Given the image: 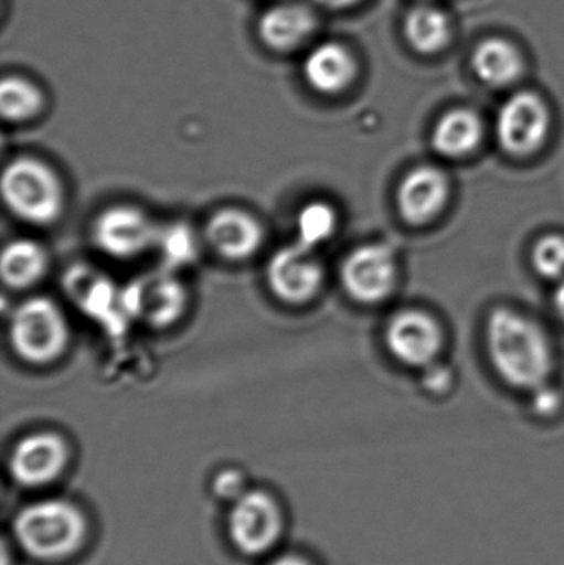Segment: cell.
Here are the masks:
<instances>
[{"mask_svg":"<svg viewBox=\"0 0 564 565\" xmlns=\"http://www.w3.org/2000/svg\"><path fill=\"white\" fill-rule=\"evenodd\" d=\"M487 344L493 367L507 384L533 388L552 372V349L536 322L509 308H499L487 324Z\"/></svg>","mask_w":564,"mask_h":565,"instance_id":"1","label":"cell"},{"mask_svg":"<svg viewBox=\"0 0 564 565\" xmlns=\"http://www.w3.org/2000/svg\"><path fill=\"white\" fill-rule=\"evenodd\" d=\"M13 536L23 553L39 561H60L82 547L86 521L75 504L45 500L29 504L13 520Z\"/></svg>","mask_w":564,"mask_h":565,"instance_id":"2","label":"cell"},{"mask_svg":"<svg viewBox=\"0 0 564 565\" xmlns=\"http://www.w3.org/2000/svg\"><path fill=\"white\" fill-rule=\"evenodd\" d=\"M2 198L7 209L26 224H55L65 207V191L56 172L35 158H17L2 174Z\"/></svg>","mask_w":564,"mask_h":565,"instance_id":"3","label":"cell"},{"mask_svg":"<svg viewBox=\"0 0 564 565\" xmlns=\"http://www.w3.org/2000/svg\"><path fill=\"white\" fill-rule=\"evenodd\" d=\"M10 344L29 364L45 365L56 361L68 345V322L60 306L45 296L20 302L10 318Z\"/></svg>","mask_w":564,"mask_h":565,"instance_id":"4","label":"cell"},{"mask_svg":"<svg viewBox=\"0 0 564 565\" xmlns=\"http://www.w3.org/2000/svg\"><path fill=\"white\" fill-rule=\"evenodd\" d=\"M161 227L141 209L113 205L92 225V241L98 250L116 260H129L158 244Z\"/></svg>","mask_w":564,"mask_h":565,"instance_id":"5","label":"cell"},{"mask_svg":"<svg viewBox=\"0 0 564 565\" xmlns=\"http://www.w3.org/2000/svg\"><path fill=\"white\" fill-rule=\"evenodd\" d=\"M121 302L128 318L138 319L152 328H168L184 315L188 291L164 268L156 274L135 278L121 288Z\"/></svg>","mask_w":564,"mask_h":565,"instance_id":"6","label":"cell"},{"mask_svg":"<svg viewBox=\"0 0 564 565\" xmlns=\"http://www.w3.org/2000/svg\"><path fill=\"white\" fill-rule=\"evenodd\" d=\"M315 248L297 238L294 245H287L272 255L267 265V282L280 301L305 305L320 292L324 270Z\"/></svg>","mask_w":564,"mask_h":565,"instance_id":"7","label":"cell"},{"mask_svg":"<svg viewBox=\"0 0 564 565\" xmlns=\"http://www.w3.org/2000/svg\"><path fill=\"white\" fill-rule=\"evenodd\" d=\"M227 530L235 550L245 556H260L270 551L280 537V508L264 491H245L234 501Z\"/></svg>","mask_w":564,"mask_h":565,"instance_id":"8","label":"cell"},{"mask_svg":"<svg viewBox=\"0 0 564 565\" xmlns=\"http://www.w3.org/2000/svg\"><path fill=\"white\" fill-rule=\"evenodd\" d=\"M341 282L354 301L374 305L383 301L396 286L397 267L393 252L384 245H363L341 265Z\"/></svg>","mask_w":564,"mask_h":565,"instance_id":"9","label":"cell"},{"mask_svg":"<svg viewBox=\"0 0 564 565\" xmlns=\"http://www.w3.org/2000/svg\"><path fill=\"white\" fill-rule=\"evenodd\" d=\"M549 126V108L543 99L535 93H517L500 108L497 138L510 154H532L545 141Z\"/></svg>","mask_w":564,"mask_h":565,"instance_id":"10","label":"cell"},{"mask_svg":"<svg viewBox=\"0 0 564 565\" xmlns=\"http://www.w3.org/2000/svg\"><path fill=\"white\" fill-rule=\"evenodd\" d=\"M68 447L60 435L39 431L26 435L10 455V475L26 488L45 487L65 470Z\"/></svg>","mask_w":564,"mask_h":565,"instance_id":"11","label":"cell"},{"mask_svg":"<svg viewBox=\"0 0 564 565\" xmlns=\"http://www.w3.org/2000/svg\"><path fill=\"white\" fill-rule=\"evenodd\" d=\"M386 342L394 358L407 365L433 364L440 349L443 334L439 324L426 312L409 309L391 319L386 329Z\"/></svg>","mask_w":564,"mask_h":565,"instance_id":"12","label":"cell"},{"mask_svg":"<svg viewBox=\"0 0 564 565\" xmlns=\"http://www.w3.org/2000/svg\"><path fill=\"white\" fill-rule=\"evenodd\" d=\"M204 238L219 257L242 262L254 257L260 250L264 244V227L248 212L241 209H222L205 224Z\"/></svg>","mask_w":564,"mask_h":565,"instance_id":"13","label":"cell"},{"mask_svg":"<svg viewBox=\"0 0 564 565\" xmlns=\"http://www.w3.org/2000/svg\"><path fill=\"white\" fill-rule=\"evenodd\" d=\"M449 198L446 174L433 166L414 169L401 182L397 207L404 221L421 225L436 217Z\"/></svg>","mask_w":564,"mask_h":565,"instance_id":"14","label":"cell"},{"mask_svg":"<svg viewBox=\"0 0 564 565\" xmlns=\"http://www.w3.org/2000/svg\"><path fill=\"white\" fill-rule=\"evenodd\" d=\"M304 75L315 92L337 95L353 82L357 75V62L340 43H321L315 46L305 58Z\"/></svg>","mask_w":564,"mask_h":565,"instance_id":"15","label":"cell"},{"mask_svg":"<svg viewBox=\"0 0 564 565\" xmlns=\"http://www.w3.org/2000/svg\"><path fill=\"white\" fill-rule=\"evenodd\" d=\"M313 12L300 3H280L272 7L258 22V32L268 46L291 50L300 46L315 32Z\"/></svg>","mask_w":564,"mask_h":565,"instance_id":"16","label":"cell"},{"mask_svg":"<svg viewBox=\"0 0 564 565\" xmlns=\"http://www.w3.org/2000/svg\"><path fill=\"white\" fill-rule=\"evenodd\" d=\"M65 286L78 308L85 309L95 318L102 319L103 316L111 315L115 308L125 311L121 289L116 288L108 278L96 274L95 270L86 267L73 268L65 278Z\"/></svg>","mask_w":564,"mask_h":565,"instance_id":"17","label":"cell"},{"mask_svg":"<svg viewBox=\"0 0 564 565\" xmlns=\"http://www.w3.org/2000/svg\"><path fill=\"white\" fill-rule=\"evenodd\" d=\"M46 268H49V257L36 242L17 238L3 248L0 274L3 282L10 288H30L42 280Z\"/></svg>","mask_w":564,"mask_h":565,"instance_id":"18","label":"cell"},{"mask_svg":"<svg viewBox=\"0 0 564 565\" xmlns=\"http://www.w3.org/2000/svg\"><path fill=\"white\" fill-rule=\"evenodd\" d=\"M482 138V122L470 109H454L437 122L433 146L447 158H462L479 145Z\"/></svg>","mask_w":564,"mask_h":565,"instance_id":"19","label":"cell"},{"mask_svg":"<svg viewBox=\"0 0 564 565\" xmlns=\"http://www.w3.org/2000/svg\"><path fill=\"white\" fill-rule=\"evenodd\" d=\"M476 75L490 86L512 85L523 72L522 55L507 40L490 39L480 43L472 58Z\"/></svg>","mask_w":564,"mask_h":565,"instance_id":"20","label":"cell"},{"mask_svg":"<svg viewBox=\"0 0 564 565\" xmlns=\"http://www.w3.org/2000/svg\"><path fill=\"white\" fill-rule=\"evenodd\" d=\"M404 32L414 50L429 55L439 52L449 42V19L436 7H416L406 17Z\"/></svg>","mask_w":564,"mask_h":565,"instance_id":"21","label":"cell"},{"mask_svg":"<svg viewBox=\"0 0 564 565\" xmlns=\"http://www.w3.org/2000/svg\"><path fill=\"white\" fill-rule=\"evenodd\" d=\"M43 96L29 79L19 76L3 78L0 85V113L7 121H29L42 111Z\"/></svg>","mask_w":564,"mask_h":565,"instance_id":"22","label":"cell"},{"mask_svg":"<svg viewBox=\"0 0 564 565\" xmlns=\"http://www.w3.org/2000/svg\"><path fill=\"white\" fill-rule=\"evenodd\" d=\"M155 248H159L161 252L166 270L171 271L172 268L194 260L195 254H198V241L188 225H168V227H161Z\"/></svg>","mask_w":564,"mask_h":565,"instance_id":"23","label":"cell"},{"mask_svg":"<svg viewBox=\"0 0 564 565\" xmlns=\"http://www.w3.org/2000/svg\"><path fill=\"white\" fill-rule=\"evenodd\" d=\"M337 228V212L324 202H311L298 215V238L318 247L327 242Z\"/></svg>","mask_w":564,"mask_h":565,"instance_id":"24","label":"cell"},{"mask_svg":"<svg viewBox=\"0 0 564 565\" xmlns=\"http://www.w3.org/2000/svg\"><path fill=\"white\" fill-rule=\"evenodd\" d=\"M533 265L545 278H560L564 274V238L558 235L543 237L533 248Z\"/></svg>","mask_w":564,"mask_h":565,"instance_id":"25","label":"cell"},{"mask_svg":"<svg viewBox=\"0 0 564 565\" xmlns=\"http://www.w3.org/2000/svg\"><path fill=\"white\" fill-rule=\"evenodd\" d=\"M214 491L222 500L237 501L245 493V480L235 470H225L214 480Z\"/></svg>","mask_w":564,"mask_h":565,"instance_id":"26","label":"cell"},{"mask_svg":"<svg viewBox=\"0 0 564 565\" xmlns=\"http://www.w3.org/2000/svg\"><path fill=\"white\" fill-rule=\"evenodd\" d=\"M562 405V395L555 388L549 387L543 384L535 388V395H533V408L536 414L540 415H553L558 411Z\"/></svg>","mask_w":564,"mask_h":565,"instance_id":"27","label":"cell"},{"mask_svg":"<svg viewBox=\"0 0 564 565\" xmlns=\"http://www.w3.org/2000/svg\"><path fill=\"white\" fill-rule=\"evenodd\" d=\"M450 384H453V372L447 367H443V365H433L424 374V385L429 391L436 392V394L446 392Z\"/></svg>","mask_w":564,"mask_h":565,"instance_id":"28","label":"cell"},{"mask_svg":"<svg viewBox=\"0 0 564 565\" xmlns=\"http://www.w3.org/2000/svg\"><path fill=\"white\" fill-rule=\"evenodd\" d=\"M317 2L328 7V9H343V7L353 6L358 0H317Z\"/></svg>","mask_w":564,"mask_h":565,"instance_id":"29","label":"cell"},{"mask_svg":"<svg viewBox=\"0 0 564 565\" xmlns=\"http://www.w3.org/2000/svg\"><path fill=\"white\" fill-rule=\"evenodd\" d=\"M270 565H310L304 557L298 556H281L274 561Z\"/></svg>","mask_w":564,"mask_h":565,"instance_id":"30","label":"cell"},{"mask_svg":"<svg viewBox=\"0 0 564 565\" xmlns=\"http://www.w3.org/2000/svg\"><path fill=\"white\" fill-rule=\"evenodd\" d=\"M555 306L556 311H558L560 316L564 319V281L560 285L558 291H556Z\"/></svg>","mask_w":564,"mask_h":565,"instance_id":"31","label":"cell"}]
</instances>
